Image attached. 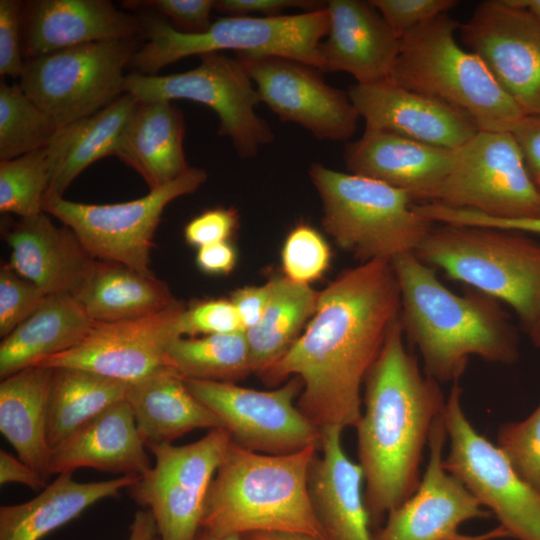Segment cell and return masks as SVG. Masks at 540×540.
I'll return each mask as SVG.
<instances>
[{
  "label": "cell",
  "mask_w": 540,
  "mask_h": 540,
  "mask_svg": "<svg viewBox=\"0 0 540 540\" xmlns=\"http://www.w3.org/2000/svg\"><path fill=\"white\" fill-rule=\"evenodd\" d=\"M401 298L391 263L370 261L345 270L323 291L304 332L260 375L275 386L297 376L301 413L320 430L356 427L361 386L389 331L400 318Z\"/></svg>",
  "instance_id": "1"
},
{
  "label": "cell",
  "mask_w": 540,
  "mask_h": 540,
  "mask_svg": "<svg viewBox=\"0 0 540 540\" xmlns=\"http://www.w3.org/2000/svg\"><path fill=\"white\" fill-rule=\"evenodd\" d=\"M364 383V409L355 428L373 526L418 488L422 455L446 399L439 383L407 351L400 318Z\"/></svg>",
  "instance_id": "2"
},
{
  "label": "cell",
  "mask_w": 540,
  "mask_h": 540,
  "mask_svg": "<svg viewBox=\"0 0 540 540\" xmlns=\"http://www.w3.org/2000/svg\"><path fill=\"white\" fill-rule=\"evenodd\" d=\"M400 290L403 333L420 352L424 372L438 383H457L469 358L513 364L518 336L497 299L477 290H449L414 253L392 263Z\"/></svg>",
  "instance_id": "3"
},
{
  "label": "cell",
  "mask_w": 540,
  "mask_h": 540,
  "mask_svg": "<svg viewBox=\"0 0 540 540\" xmlns=\"http://www.w3.org/2000/svg\"><path fill=\"white\" fill-rule=\"evenodd\" d=\"M318 449L268 455L231 441L207 491L202 528L243 537L293 532L325 538L308 494V472Z\"/></svg>",
  "instance_id": "4"
},
{
  "label": "cell",
  "mask_w": 540,
  "mask_h": 540,
  "mask_svg": "<svg viewBox=\"0 0 540 540\" xmlns=\"http://www.w3.org/2000/svg\"><path fill=\"white\" fill-rule=\"evenodd\" d=\"M459 27L443 13L404 34L390 79L461 109L481 131L511 132L526 115L482 60L457 43Z\"/></svg>",
  "instance_id": "5"
},
{
  "label": "cell",
  "mask_w": 540,
  "mask_h": 540,
  "mask_svg": "<svg viewBox=\"0 0 540 540\" xmlns=\"http://www.w3.org/2000/svg\"><path fill=\"white\" fill-rule=\"evenodd\" d=\"M309 176L322 201V226L361 263L415 253L434 223L410 195L381 181L312 163Z\"/></svg>",
  "instance_id": "6"
},
{
  "label": "cell",
  "mask_w": 540,
  "mask_h": 540,
  "mask_svg": "<svg viewBox=\"0 0 540 540\" xmlns=\"http://www.w3.org/2000/svg\"><path fill=\"white\" fill-rule=\"evenodd\" d=\"M148 41L134 53L129 66L155 75L161 68L191 55L232 50L249 56H278L321 71L320 45L329 29L325 6L312 11L272 17L225 16L201 33H185L158 17H145Z\"/></svg>",
  "instance_id": "7"
},
{
  "label": "cell",
  "mask_w": 540,
  "mask_h": 540,
  "mask_svg": "<svg viewBox=\"0 0 540 540\" xmlns=\"http://www.w3.org/2000/svg\"><path fill=\"white\" fill-rule=\"evenodd\" d=\"M450 278L507 303L526 330L540 307V243L525 233L441 224L414 253Z\"/></svg>",
  "instance_id": "8"
},
{
  "label": "cell",
  "mask_w": 540,
  "mask_h": 540,
  "mask_svg": "<svg viewBox=\"0 0 540 540\" xmlns=\"http://www.w3.org/2000/svg\"><path fill=\"white\" fill-rule=\"evenodd\" d=\"M135 39L87 43L26 59L19 85L58 126L95 114L125 93Z\"/></svg>",
  "instance_id": "9"
},
{
  "label": "cell",
  "mask_w": 540,
  "mask_h": 540,
  "mask_svg": "<svg viewBox=\"0 0 540 540\" xmlns=\"http://www.w3.org/2000/svg\"><path fill=\"white\" fill-rule=\"evenodd\" d=\"M206 179L205 170L190 167L177 179L143 197L115 204H85L45 195L43 211L70 228L94 259L153 274L150 254L165 207L174 199L195 192Z\"/></svg>",
  "instance_id": "10"
},
{
  "label": "cell",
  "mask_w": 540,
  "mask_h": 540,
  "mask_svg": "<svg viewBox=\"0 0 540 540\" xmlns=\"http://www.w3.org/2000/svg\"><path fill=\"white\" fill-rule=\"evenodd\" d=\"M195 68L164 76L130 73L125 93L139 101L189 100L212 109L219 119L218 134L232 141L238 155L254 157L274 140L269 124L258 116L259 95L240 60L223 53L199 56Z\"/></svg>",
  "instance_id": "11"
},
{
  "label": "cell",
  "mask_w": 540,
  "mask_h": 540,
  "mask_svg": "<svg viewBox=\"0 0 540 540\" xmlns=\"http://www.w3.org/2000/svg\"><path fill=\"white\" fill-rule=\"evenodd\" d=\"M461 395L455 383L446 398L444 422L450 442L446 470L496 516L509 538L540 540V492L514 471L497 445L477 432Z\"/></svg>",
  "instance_id": "12"
},
{
  "label": "cell",
  "mask_w": 540,
  "mask_h": 540,
  "mask_svg": "<svg viewBox=\"0 0 540 540\" xmlns=\"http://www.w3.org/2000/svg\"><path fill=\"white\" fill-rule=\"evenodd\" d=\"M230 443L229 433L215 428L190 444L147 447L155 464L128 490L151 511L160 540L195 539L207 491Z\"/></svg>",
  "instance_id": "13"
},
{
  "label": "cell",
  "mask_w": 540,
  "mask_h": 540,
  "mask_svg": "<svg viewBox=\"0 0 540 540\" xmlns=\"http://www.w3.org/2000/svg\"><path fill=\"white\" fill-rule=\"evenodd\" d=\"M430 202L501 219L539 218L540 195L511 132L479 130L457 149Z\"/></svg>",
  "instance_id": "14"
},
{
  "label": "cell",
  "mask_w": 540,
  "mask_h": 540,
  "mask_svg": "<svg viewBox=\"0 0 540 540\" xmlns=\"http://www.w3.org/2000/svg\"><path fill=\"white\" fill-rule=\"evenodd\" d=\"M191 393L220 420L231 441L249 451L287 455L319 448L321 430L298 409L303 384L292 376L274 390L236 383L184 380Z\"/></svg>",
  "instance_id": "15"
},
{
  "label": "cell",
  "mask_w": 540,
  "mask_h": 540,
  "mask_svg": "<svg viewBox=\"0 0 540 540\" xmlns=\"http://www.w3.org/2000/svg\"><path fill=\"white\" fill-rule=\"evenodd\" d=\"M459 33L523 113L540 116V22L526 9L488 0Z\"/></svg>",
  "instance_id": "16"
},
{
  "label": "cell",
  "mask_w": 540,
  "mask_h": 540,
  "mask_svg": "<svg viewBox=\"0 0 540 540\" xmlns=\"http://www.w3.org/2000/svg\"><path fill=\"white\" fill-rule=\"evenodd\" d=\"M264 102L283 122L319 140L348 141L360 118L349 96L327 84L319 69L278 56L236 54Z\"/></svg>",
  "instance_id": "17"
},
{
  "label": "cell",
  "mask_w": 540,
  "mask_h": 540,
  "mask_svg": "<svg viewBox=\"0 0 540 540\" xmlns=\"http://www.w3.org/2000/svg\"><path fill=\"white\" fill-rule=\"evenodd\" d=\"M184 308L177 301L143 318L95 322L76 346L37 365L87 370L126 384L139 382L170 369L166 350L179 336L178 321Z\"/></svg>",
  "instance_id": "18"
},
{
  "label": "cell",
  "mask_w": 540,
  "mask_h": 540,
  "mask_svg": "<svg viewBox=\"0 0 540 540\" xmlns=\"http://www.w3.org/2000/svg\"><path fill=\"white\" fill-rule=\"evenodd\" d=\"M446 439L443 413L433 424L428 462L418 488L388 513L373 540H448L462 523L491 516L463 482L446 470Z\"/></svg>",
  "instance_id": "19"
},
{
  "label": "cell",
  "mask_w": 540,
  "mask_h": 540,
  "mask_svg": "<svg viewBox=\"0 0 540 540\" xmlns=\"http://www.w3.org/2000/svg\"><path fill=\"white\" fill-rule=\"evenodd\" d=\"M365 130L397 134L457 150L479 131L464 111L437 98L406 89L390 78L355 84L347 92Z\"/></svg>",
  "instance_id": "20"
},
{
  "label": "cell",
  "mask_w": 540,
  "mask_h": 540,
  "mask_svg": "<svg viewBox=\"0 0 540 540\" xmlns=\"http://www.w3.org/2000/svg\"><path fill=\"white\" fill-rule=\"evenodd\" d=\"M141 20L106 0H32L22 5L25 59L87 43L135 39Z\"/></svg>",
  "instance_id": "21"
},
{
  "label": "cell",
  "mask_w": 540,
  "mask_h": 540,
  "mask_svg": "<svg viewBox=\"0 0 540 540\" xmlns=\"http://www.w3.org/2000/svg\"><path fill=\"white\" fill-rule=\"evenodd\" d=\"M329 29L320 45L321 71H343L357 84L390 78L400 52V38L379 11L362 0H330Z\"/></svg>",
  "instance_id": "22"
},
{
  "label": "cell",
  "mask_w": 540,
  "mask_h": 540,
  "mask_svg": "<svg viewBox=\"0 0 540 540\" xmlns=\"http://www.w3.org/2000/svg\"><path fill=\"white\" fill-rule=\"evenodd\" d=\"M457 150L397 134L364 130L344 149L346 168L407 192L413 201L430 202L454 167Z\"/></svg>",
  "instance_id": "23"
},
{
  "label": "cell",
  "mask_w": 540,
  "mask_h": 540,
  "mask_svg": "<svg viewBox=\"0 0 540 540\" xmlns=\"http://www.w3.org/2000/svg\"><path fill=\"white\" fill-rule=\"evenodd\" d=\"M343 428L321 429V441L308 472V494L327 540H373L364 500V474L342 444Z\"/></svg>",
  "instance_id": "24"
},
{
  "label": "cell",
  "mask_w": 540,
  "mask_h": 540,
  "mask_svg": "<svg viewBox=\"0 0 540 540\" xmlns=\"http://www.w3.org/2000/svg\"><path fill=\"white\" fill-rule=\"evenodd\" d=\"M8 265L48 295L78 292L96 262L74 232L45 214L21 218L5 233Z\"/></svg>",
  "instance_id": "25"
},
{
  "label": "cell",
  "mask_w": 540,
  "mask_h": 540,
  "mask_svg": "<svg viewBox=\"0 0 540 540\" xmlns=\"http://www.w3.org/2000/svg\"><path fill=\"white\" fill-rule=\"evenodd\" d=\"M126 400L117 402L51 449L49 474L92 468L140 477L152 465Z\"/></svg>",
  "instance_id": "26"
},
{
  "label": "cell",
  "mask_w": 540,
  "mask_h": 540,
  "mask_svg": "<svg viewBox=\"0 0 540 540\" xmlns=\"http://www.w3.org/2000/svg\"><path fill=\"white\" fill-rule=\"evenodd\" d=\"M185 123L171 102L139 101L116 145L114 156L137 171L150 190L187 172Z\"/></svg>",
  "instance_id": "27"
},
{
  "label": "cell",
  "mask_w": 540,
  "mask_h": 540,
  "mask_svg": "<svg viewBox=\"0 0 540 540\" xmlns=\"http://www.w3.org/2000/svg\"><path fill=\"white\" fill-rule=\"evenodd\" d=\"M137 479L118 476L81 483L73 480L72 473L59 474L29 501L0 507V540H41L96 502L117 497Z\"/></svg>",
  "instance_id": "28"
},
{
  "label": "cell",
  "mask_w": 540,
  "mask_h": 540,
  "mask_svg": "<svg viewBox=\"0 0 540 540\" xmlns=\"http://www.w3.org/2000/svg\"><path fill=\"white\" fill-rule=\"evenodd\" d=\"M126 401L146 447L170 444L195 429L222 428L218 417L172 369L129 384Z\"/></svg>",
  "instance_id": "29"
},
{
  "label": "cell",
  "mask_w": 540,
  "mask_h": 540,
  "mask_svg": "<svg viewBox=\"0 0 540 540\" xmlns=\"http://www.w3.org/2000/svg\"><path fill=\"white\" fill-rule=\"evenodd\" d=\"M95 322L72 294H50L0 344V378L70 350Z\"/></svg>",
  "instance_id": "30"
},
{
  "label": "cell",
  "mask_w": 540,
  "mask_h": 540,
  "mask_svg": "<svg viewBox=\"0 0 540 540\" xmlns=\"http://www.w3.org/2000/svg\"><path fill=\"white\" fill-rule=\"evenodd\" d=\"M54 369L31 366L0 383V432L23 462L48 479V413Z\"/></svg>",
  "instance_id": "31"
},
{
  "label": "cell",
  "mask_w": 540,
  "mask_h": 540,
  "mask_svg": "<svg viewBox=\"0 0 540 540\" xmlns=\"http://www.w3.org/2000/svg\"><path fill=\"white\" fill-rule=\"evenodd\" d=\"M139 100L124 93L93 115L59 126L46 147V195L63 197L73 180L97 160L114 156L116 145Z\"/></svg>",
  "instance_id": "32"
},
{
  "label": "cell",
  "mask_w": 540,
  "mask_h": 540,
  "mask_svg": "<svg viewBox=\"0 0 540 540\" xmlns=\"http://www.w3.org/2000/svg\"><path fill=\"white\" fill-rule=\"evenodd\" d=\"M74 297L96 323L143 318L178 301L154 273L144 274L120 263L99 260Z\"/></svg>",
  "instance_id": "33"
},
{
  "label": "cell",
  "mask_w": 540,
  "mask_h": 540,
  "mask_svg": "<svg viewBox=\"0 0 540 540\" xmlns=\"http://www.w3.org/2000/svg\"><path fill=\"white\" fill-rule=\"evenodd\" d=\"M271 280L272 291L261 320L245 331L253 373L259 376L277 363L301 335L315 312L319 292L284 276Z\"/></svg>",
  "instance_id": "34"
},
{
  "label": "cell",
  "mask_w": 540,
  "mask_h": 540,
  "mask_svg": "<svg viewBox=\"0 0 540 540\" xmlns=\"http://www.w3.org/2000/svg\"><path fill=\"white\" fill-rule=\"evenodd\" d=\"M53 369L48 413L51 449L106 408L126 400L129 386L87 370Z\"/></svg>",
  "instance_id": "35"
},
{
  "label": "cell",
  "mask_w": 540,
  "mask_h": 540,
  "mask_svg": "<svg viewBox=\"0 0 540 540\" xmlns=\"http://www.w3.org/2000/svg\"><path fill=\"white\" fill-rule=\"evenodd\" d=\"M166 362L184 380L236 383L253 373L245 331L178 336L167 347Z\"/></svg>",
  "instance_id": "36"
},
{
  "label": "cell",
  "mask_w": 540,
  "mask_h": 540,
  "mask_svg": "<svg viewBox=\"0 0 540 540\" xmlns=\"http://www.w3.org/2000/svg\"><path fill=\"white\" fill-rule=\"evenodd\" d=\"M54 119L21 89L0 84V160H10L46 148L57 129Z\"/></svg>",
  "instance_id": "37"
},
{
  "label": "cell",
  "mask_w": 540,
  "mask_h": 540,
  "mask_svg": "<svg viewBox=\"0 0 540 540\" xmlns=\"http://www.w3.org/2000/svg\"><path fill=\"white\" fill-rule=\"evenodd\" d=\"M49 170L46 148L0 162V211L28 218L43 213Z\"/></svg>",
  "instance_id": "38"
},
{
  "label": "cell",
  "mask_w": 540,
  "mask_h": 540,
  "mask_svg": "<svg viewBox=\"0 0 540 540\" xmlns=\"http://www.w3.org/2000/svg\"><path fill=\"white\" fill-rule=\"evenodd\" d=\"M330 262V246L312 226L300 223L287 234L281 249V265L287 279L309 285L326 273Z\"/></svg>",
  "instance_id": "39"
},
{
  "label": "cell",
  "mask_w": 540,
  "mask_h": 540,
  "mask_svg": "<svg viewBox=\"0 0 540 540\" xmlns=\"http://www.w3.org/2000/svg\"><path fill=\"white\" fill-rule=\"evenodd\" d=\"M496 445L514 471L540 492V404L525 419L502 424Z\"/></svg>",
  "instance_id": "40"
},
{
  "label": "cell",
  "mask_w": 540,
  "mask_h": 540,
  "mask_svg": "<svg viewBox=\"0 0 540 540\" xmlns=\"http://www.w3.org/2000/svg\"><path fill=\"white\" fill-rule=\"evenodd\" d=\"M48 296L9 265L0 269V336L5 338L25 321Z\"/></svg>",
  "instance_id": "41"
},
{
  "label": "cell",
  "mask_w": 540,
  "mask_h": 540,
  "mask_svg": "<svg viewBox=\"0 0 540 540\" xmlns=\"http://www.w3.org/2000/svg\"><path fill=\"white\" fill-rule=\"evenodd\" d=\"M244 331L230 299L200 301L184 308L178 321L179 336L198 337Z\"/></svg>",
  "instance_id": "42"
},
{
  "label": "cell",
  "mask_w": 540,
  "mask_h": 540,
  "mask_svg": "<svg viewBox=\"0 0 540 540\" xmlns=\"http://www.w3.org/2000/svg\"><path fill=\"white\" fill-rule=\"evenodd\" d=\"M394 33L401 38L410 30L448 13L456 0H371Z\"/></svg>",
  "instance_id": "43"
},
{
  "label": "cell",
  "mask_w": 540,
  "mask_h": 540,
  "mask_svg": "<svg viewBox=\"0 0 540 540\" xmlns=\"http://www.w3.org/2000/svg\"><path fill=\"white\" fill-rule=\"evenodd\" d=\"M22 2L0 1V74L20 78L25 60L22 50Z\"/></svg>",
  "instance_id": "44"
},
{
  "label": "cell",
  "mask_w": 540,
  "mask_h": 540,
  "mask_svg": "<svg viewBox=\"0 0 540 540\" xmlns=\"http://www.w3.org/2000/svg\"><path fill=\"white\" fill-rule=\"evenodd\" d=\"M132 7H149L174 22L179 31L201 33L212 22L210 13L215 7V0H149L130 1L123 4Z\"/></svg>",
  "instance_id": "45"
},
{
  "label": "cell",
  "mask_w": 540,
  "mask_h": 540,
  "mask_svg": "<svg viewBox=\"0 0 540 540\" xmlns=\"http://www.w3.org/2000/svg\"><path fill=\"white\" fill-rule=\"evenodd\" d=\"M239 215L233 208H213L191 219L184 228L186 242L194 247L229 241L238 228Z\"/></svg>",
  "instance_id": "46"
},
{
  "label": "cell",
  "mask_w": 540,
  "mask_h": 540,
  "mask_svg": "<svg viewBox=\"0 0 540 540\" xmlns=\"http://www.w3.org/2000/svg\"><path fill=\"white\" fill-rule=\"evenodd\" d=\"M436 219L444 224L482 226L501 230L518 231L525 234L540 235L539 218L501 219L489 217L479 212L439 206L435 212Z\"/></svg>",
  "instance_id": "47"
},
{
  "label": "cell",
  "mask_w": 540,
  "mask_h": 540,
  "mask_svg": "<svg viewBox=\"0 0 540 540\" xmlns=\"http://www.w3.org/2000/svg\"><path fill=\"white\" fill-rule=\"evenodd\" d=\"M323 2L311 0H216L215 7L225 16H249L260 13L264 17L282 15V11L290 8H300L312 11L323 8Z\"/></svg>",
  "instance_id": "48"
},
{
  "label": "cell",
  "mask_w": 540,
  "mask_h": 540,
  "mask_svg": "<svg viewBox=\"0 0 540 540\" xmlns=\"http://www.w3.org/2000/svg\"><path fill=\"white\" fill-rule=\"evenodd\" d=\"M525 167L540 195V116H524L512 129Z\"/></svg>",
  "instance_id": "49"
},
{
  "label": "cell",
  "mask_w": 540,
  "mask_h": 540,
  "mask_svg": "<svg viewBox=\"0 0 540 540\" xmlns=\"http://www.w3.org/2000/svg\"><path fill=\"white\" fill-rule=\"evenodd\" d=\"M272 283L245 286L235 290L230 297L244 331L254 327L262 318L270 300Z\"/></svg>",
  "instance_id": "50"
},
{
  "label": "cell",
  "mask_w": 540,
  "mask_h": 540,
  "mask_svg": "<svg viewBox=\"0 0 540 540\" xmlns=\"http://www.w3.org/2000/svg\"><path fill=\"white\" fill-rule=\"evenodd\" d=\"M238 254L231 242H221L198 248L196 265L209 275H227L237 264Z\"/></svg>",
  "instance_id": "51"
},
{
  "label": "cell",
  "mask_w": 540,
  "mask_h": 540,
  "mask_svg": "<svg viewBox=\"0 0 540 540\" xmlns=\"http://www.w3.org/2000/svg\"><path fill=\"white\" fill-rule=\"evenodd\" d=\"M19 483L33 490L44 489L47 479L7 451L0 450V484Z\"/></svg>",
  "instance_id": "52"
},
{
  "label": "cell",
  "mask_w": 540,
  "mask_h": 540,
  "mask_svg": "<svg viewBox=\"0 0 540 540\" xmlns=\"http://www.w3.org/2000/svg\"><path fill=\"white\" fill-rule=\"evenodd\" d=\"M158 536L156 522L151 511L148 509L137 511L129 526L127 540H154Z\"/></svg>",
  "instance_id": "53"
},
{
  "label": "cell",
  "mask_w": 540,
  "mask_h": 540,
  "mask_svg": "<svg viewBox=\"0 0 540 540\" xmlns=\"http://www.w3.org/2000/svg\"><path fill=\"white\" fill-rule=\"evenodd\" d=\"M245 540H327L304 533L256 532L244 536Z\"/></svg>",
  "instance_id": "54"
},
{
  "label": "cell",
  "mask_w": 540,
  "mask_h": 540,
  "mask_svg": "<svg viewBox=\"0 0 540 540\" xmlns=\"http://www.w3.org/2000/svg\"><path fill=\"white\" fill-rule=\"evenodd\" d=\"M508 535L505 530L498 526L484 534L479 535H461L459 533L455 534L453 537L448 540H495L500 538H507Z\"/></svg>",
  "instance_id": "55"
},
{
  "label": "cell",
  "mask_w": 540,
  "mask_h": 540,
  "mask_svg": "<svg viewBox=\"0 0 540 540\" xmlns=\"http://www.w3.org/2000/svg\"><path fill=\"white\" fill-rule=\"evenodd\" d=\"M510 6L526 9L540 22V0H504Z\"/></svg>",
  "instance_id": "56"
},
{
  "label": "cell",
  "mask_w": 540,
  "mask_h": 540,
  "mask_svg": "<svg viewBox=\"0 0 540 540\" xmlns=\"http://www.w3.org/2000/svg\"><path fill=\"white\" fill-rule=\"evenodd\" d=\"M525 332L528 334L532 344L535 347L540 348V307L533 322Z\"/></svg>",
  "instance_id": "57"
},
{
  "label": "cell",
  "mask_w": 540,
  "mask_h": 540,
  "mask_svg": "<svg viewBox=\"0 0 540 540\" xmlns=\"http://www.w3.org/2000/svg\"><path fill=\"white\" fill-rule=\"evenodd\" d=\"M194 540H245L240 535H219L201 528Z\"/></svg>",
  "instance_id": "58"
},
{
  "label": "cell",
  "mask_w": 540,
  "mask_h": 540,
  "mask_svg": "<svg viewBox=\"0 0 540 540\" xmlns=\"http://www.w3.org/2000/svg\"><path fill=\"white\" fill-rule=\"evenodd\" d=\"M154 540H160L159 536L157 538H155Z\"/></svg>",
  "instance_id": "59"
}]
</instances>
